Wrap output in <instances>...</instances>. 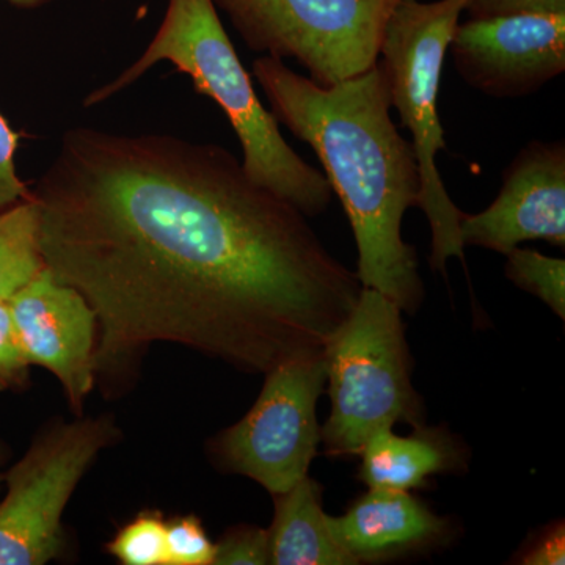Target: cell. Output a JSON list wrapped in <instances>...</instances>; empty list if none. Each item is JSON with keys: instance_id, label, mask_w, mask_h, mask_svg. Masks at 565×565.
Instances as JSON below:
<instances>
[{"instance_id": "6da1fadb", "label": "cell", "mask_w": 565, "mask_h": 565, "mask_svg": "<svg viewBox=\"0 0 565 565\" xmlns=\"http://www.w3.org/2000/svg\"><path fill=\"white\" fill-rule=\"evenodd\" d=\"M32 192L44 266L95 311L114 388L156 343L266 374L322 349L363 289L218 145L70 129Z\"/></svg>"}, {"instance_id": "7a4b0ae2", "label": "cell", "mask_w": 565, "mask_h": 565, "mask_svg": "<svg viewBox=\"0 0 565 565\" xmlns=\"http://www.w3.org/2000/svg\"><path fill=\"white\" fill-rule=\"evenodd\" d=\"M274 117L310 145L355 237L356 275L405 313L422 307L424 285L415 248L403 239L405 212L422 193L411 140L392 120L388 77L381 62L360 76L321 87L280 58L253 62Z\"/></svg>"}, {"instance_id": "3957f363", "label": "cell", "mask_w": 565, "mask_h": 565, "mask_svg": "<svg viewBox=\"0 0 565 565\" xmlns=\"http://www.w3.org/2000/svg\"><path fill=\"white\" fill-rule=\"evenodd\" d=\"M161 62L188 74L195 90L221 107L243 148L244 170L256 184L277 193L307 217L327 211L333 191L326 174L286 143L280 122L259 102L214 0H169L161 28L143 54L120 76L92 92L84 106L107 102Z\"/></svg>"}, {"instance_id": "277c9868", "label": "cell", "mask_w": 565, "mask_h": 565, "mask_svg": "<svg viewBox=\"0 0 565 565\" xmlns=\"http://www.w3.org/2000/svg\"><path fill=\"white\" fill-rule=\"evenodd\" d=\"M401 313L385 294L363 288L323 345L332 404L321 427L327 455L359 456L371 437L397 423L423 426Z\"/></svg>"}, {"instance_id": "5b68a950", "label": "cell", "mask_w": 565, "mask_h": 565, "mask_svg": "<svg viewBox=\"0 0 565 565\" xmlns=\"http://www.w3.org/2000/svg\"><path fill=\"white\" fill-rule=\"evenodd\" d=\"M468 0H401L385 25L381 65L388 77L392 107L411 132L418 161L422 193L418 204L430 225V269L446 273L451 258L463 262L460 221L463 212L446 191L437 169L438 151L446 150L438 115V92L446 52Z\"/></svg>"}, {"instance_id": "8992f818", "label": "cell", "mask_w": 565, "mask_h": 565, "mask_svg": "<svg viewBox=\"0 0 565 565\" xmlns=\"http://www.w3.org/2000/svg\"><path fill=\"white\" fill-rule=\"evenodd\" d=\"M401 0H214L258 54L292 58L321 87L373 68Z\"/></svg>"}, {"instance_id": "52a82bcc", "label": "cell", "mask_w": 565, "mask_h": 565, "mask_svg": "<svg viewBox=\"0 0 565 565\" xmlns=\"http://www.w3.org/2000/svg\"><path fill=\"white\" fill-rule=\"evenodd\" d=\"M110 416L58 422L3 473L0 565H44L65 548L62 516L74 490L118 437Z\"/></svg>"}, {"instance_id": "ba28073f", "label": "cell", "mask_w": 565, "mask_h": 565, "mask_svg": "<svg viewBox=\"0 0 565 565\" xmlns=\"http://www.w3.org/2000/svg\"><path fill=\"white\" fill-rule=\"evenodd\" d=\"M264 375L256 403L214 438L211 451L222 470L247 476L274 497L302 481L318 455L316 405L327 384L326 352L299 353Z\"/></svg>"}, {"instance_id": "9c48e42d", "label": "cell", "mask_w": 565, "mask_h": 565, "mask_svg": "<svg viewBox=\"0 0 565 565\" xmlns=\"http://www.w3.org/2000/svg\"><path fill=\"white\" fill-rule=\"evenodd\" d=\"M457 73L493 98H522L565 71V13L470 18L449 43Z\"/></svg>"}, {"instance_id": "30bf717a", "label": "cell", "mask_w": 565, "mask_h": 565, "mask_svg": "<svg viewBox=\"0 0 565 565\" xmlns=\"http://www.w3.org/2000/svg\"><path fill=\"white\" fill-rule=\"evenodd\" d=\"M463 247L508 255L530 241L565 247V143L530 141L504 170L503 188L479 214L460 221Z\"/></svg>"}, {"instance_id": "8fae6325", "label": "cell", "mask_w": 565, "mask_h": 565, "mask_svg": "<svg viewBox=\"0 0 565 565\" xmlns=\"http://www.w3.org/2000/svg\"><path fill=\"white\" fill-rule=\"evenodd\" d=\"M9 303L29 362L57 377L71 411L81 416L96 384L95 311L76 289L55 280L46 267L10 296Z\"/></svg>"}, {"instance_id": "7c38bea8", "label": "cell", "mask_w": 565, "mask_h": 565, "mask_svg": "<svg viewBox=\"0 0 565 565\" xmlns=\"http://www.w3.org/2000/svg\"><path fill=\"white\" fill-rule=\"evenodd\" d=\"M338 545L356 564L379 563L444 544L449 522L411 492L370 489L341 516L327 515Z\"/></svg>"}, {"instance_id": "4fadbf2b", "label": "cell", "mask_w": 565, "mask_h": 565, "mask_svg": "<svg viewBox=\"0 0 565 565\" xmlns=\"http://www.w3.org/2000/svg\"><path fill=\"white\" fill-rule=\"evenodd\" d=\"M359 456L363 484L401 492L422 489L433 476L459 471L465 462L462 448L451 435L424 424L408 437L393 434V429L381 430Z\"/></svg>"}, {"instance_id": "5bb4252c", "label": "cell", "mask_w": 565, "mask_h": 565, "mask_svg": "<svg viewBox=\"0 0 565 565\" xmlns=\"http://www.w3.org/2000/svg\"><path fill=\"white\" fill-rule=\"evenodd\" d=\"M269 534L270 564L356 565L334 541L322 508V487L305 476L291 489L274 494Z\"/></svg>"}, {"instance_id": "9a60e30c", "label": "cell", "mask_w": 565, "mask_h": 565, "mask_svg": "<svg viewBox=\"0 0 565 565\" xmlns=\"http://www.w3.org/2000/svg\"><path fill=\"white\" fill-rule=\"evenodd\" d=\"M35 199L0 211V300L9 299L44 269Z\"/></svg>"}, {"instance_id": "2e32d148", "label": "cell", "mask_w": 565, "mask_h": 565, "mask_svg": "<svg viewBox=\"0 0 565 565\" xmlns=\"http://www.w3.org/2000/svg\"><path fill=\"white\" fill-rule=\"evenodd\" d=\"M505 277L523 291L533 294L565 319V262L542 255L533 248L515 247L509 252Z\"/></svg>"}, {"instance_id": "e0dca14e", "label": "cell", "mask_w": 565, "mask_h": 565, "mask_svg": "<svg viewBox=\"0 0 565 565\" xmlns=\"http://www.w3.org/2000/svg\"><path fill=\"white\" fill-rule=\"evenodd\" d=\"M107 550L122 565H167V520L159 511L140 512Z\"/></svg>"}, {"instance_id": "ac0fdd59", "label": "cell", "mask_w": 565, "mask_h": 565, "mask_svg": "<svg viewBox=\"0 0 565 565\" xmlns=\"http://www.w3.org/2000/svg\"><path fill=\"white\" fill-rule=\"evenodd\" d=\"M215 544L202 520L181 515L167 520V565H212Z\"/></svg>"}, {"instance_id": "d6986e66", "label": "cell", "mask_w": 565, "mask_h": 565, "mask_svg": "<svg viewBox=\"0 0 565 565\" xmlns=\"http://www.w3.org/2000/svg\"><path fill=\"white\" fill-rule=\"evenodd\" d=\"M31 362L22 349L9 299L0 300V392L22 390L31 384Z\"/></svg>"}, {"instance_id": "ffe728a7", "label": "cell", "mask_w": 565, "mask_h": 565, "mask_svg": "<svg viewBox=\"0 0 565 565\" xmlns=\"http://www.w3.org/2000/svg\"><path fill=\"white\" fill-rule=\"evenodd\" d=\"M214 565L270 564L269 534L263 527L234 526L215 544Z\"/></svg>"}, {"instance_id": "44dd1931", "label": "cell", "mask_w": 565, "mask_h": 565, "mask_svg": "<svg viewBox=\"0 0 565 565\" xmlns=\"http://www.w3.org/2000/svg\"><path fill=\"white\" fill-rule=\"evenodd\" d=\"M17 150L18 136L0 114V211L9 210L33 196L32 189L22 182L17 172Z\"/></svg>"}, {"instance_id": "7402d4cb", "label": "cell", "mask_w": 565, "mask_h": 565, "mask_svg": "<svg viewBox=\"0 0 565 565\" xmlns=\"http://www.w3.org/2000/svg\"><path fill=\"white\" fill-rule=\"evenodd\" d=\"M470 18H493L515 13H565V0H468Z\"/></svg>"}, {"instance_id": "603a6c76", "label": "cell", "mask_w": 565, "mask_h": 565, "mask_svg": "<svg viewBox=\"0 0 565 565\" xmlns=\"http://www.w3.org/2000/svg\"><path fill=\"white\" fill-rule=\"evenodd\" d=\"M523 565H563L565 563L564 523L546 527L544 533L535 537L523 555L516 561Z\"/></svg>"}, {"instance_id": "cb8c5ba5", "label": "cell", "mask_w": 565, "mask_h": 565, "mask_svg": "<svg viewBox=\"0 0 565 565\" xmlns=\"http://www.w3.org/2000/svg\"><path fill=\"white\" fill-rule=\"evenodd\" d=\"M6 2L20 7V9H40V7L51 3L52 0H6Z\"/></svg>"}, {"instance_id": "d4e9b609", "label": "cell", "mask_w": 565, "mask_h": 565, "mask_svg": "<svg viewBox=\"0 0 565 565\" xmlns=\"http://www.w3.org/2000/svg\"><path fill=\"white\" fill-rule=\"evenodd\" d=\"M9 460V448L0 440V489L3 486V473H6V463Z\"/></svg>"}]
</instances>
